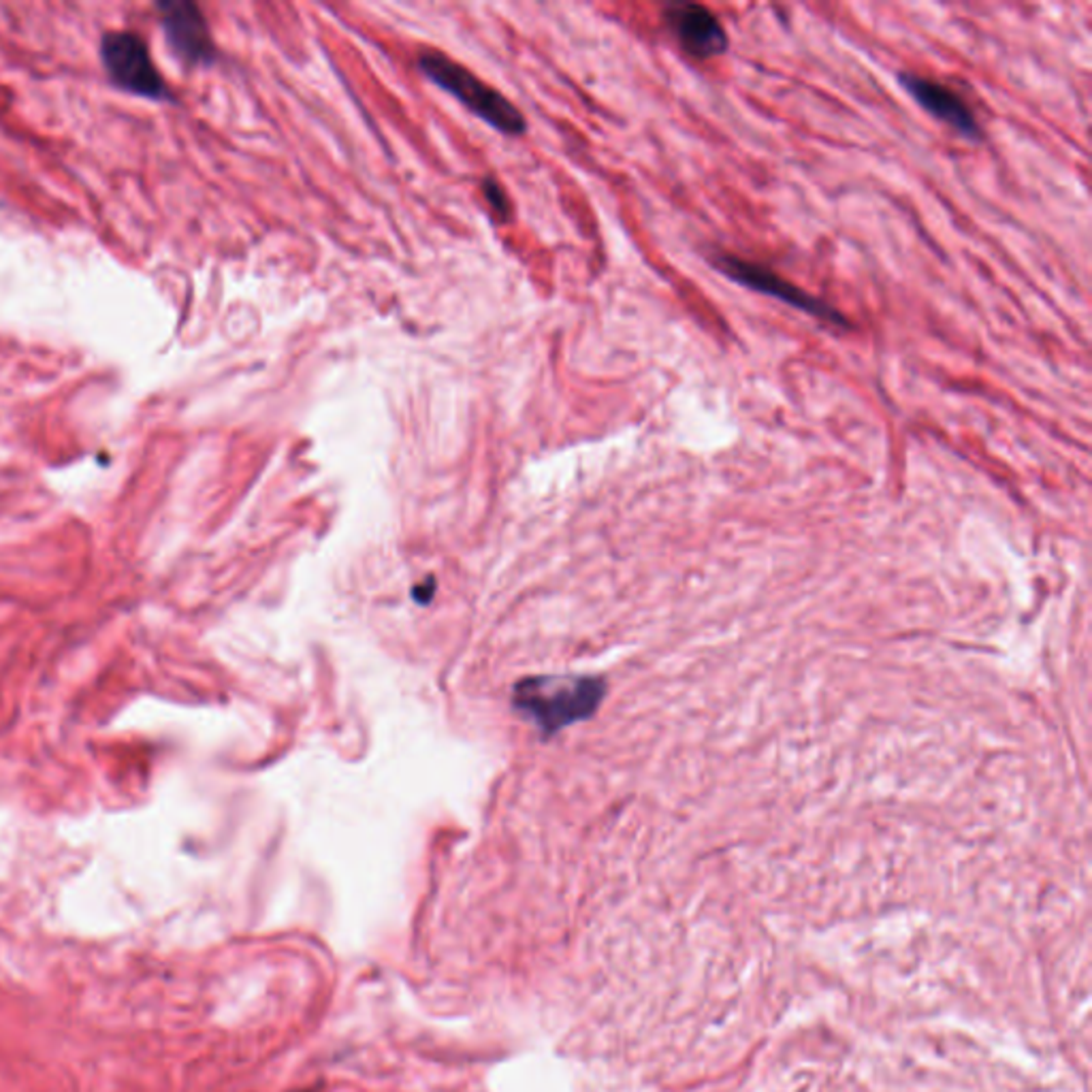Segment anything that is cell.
Returning a JSON list of instances; mask_svg holds the SVG:
<instances>
[{"label":"cell","mask_w":1092,"mask_h":1092,"mask_svg":"<svg viewBox=\"0 0 1092 1092\" xmlns=\"http://www.w3.org/2000/svg\"><path fill=\"white\" fill-rule=\"evenodd\" d=\"M419 68L433 84L453 94L463 105L477 114L480 120L491 124L506 135H521L525 130L523 114L500 92L486 86L477 75L450 61L440 52H427L419 58Z\"/></svg>","instance_id":"obj_1"},{"label":"cell","mask_w":1092,"mask_h":1092,"mask_svg":"<svg viewBox=\"0 0 1092 1092\" xmlns=\"http://www.w3.org/2000/svg\"><path fill=\"white\" fill-rule=\"evenodd\" d=\"M101 58L107 75L117 88L154 101L171 99V92L139 34L107 32L101 41Z\"/></svg>","instance_id":"obj_2"},{"label":"cell","mask_w":1092,"mask_h":1092,"mask_svg":"<svg viewBox=\"0 0 1092 1092\" xmlns=\"http://www.w3.org/2000/svg\"><path fill=\"white\" fill-rule=\"evenodd\" d=\"M715 265L726 273L728 278H732L734 282L743 284V287H750L757 293H764L768 296H775L779 301H786L794 307H798L804 314L815 316L819 320H826L830 325H837V327H847V320L839 314V310H835L833 305L824 303L822 299H817V296L809 295L806 291L798 289L796 284L788 282L786 278L777 276L775 271H770L762 265H755L750 263V260H743L739 256H730V254H721L715 258Z\"/></svg>","instance_id":"obj_3"},{"label":"cell","mask_w":1092,"mask_h":1092,"mask_svg":"<svg viewBox=\"0 0 1092 1092\" xmlns=\"http://www.w3.org/2000/svg\"><path fill=\"white\" fill-rule=\"evenodd\" d=\"M663 20L683 50L700 61H708L728 50L726 28L719 18L703 5L668 7Z\"/></svg>","instance_id":"obj_4"},{"label":"cell","mask_w":1092,"mask_h":1092,"mask_svg":"<svg viewBox=\"0 0 1092 1092\" xmlns=\"http://www.w3.org/2000/svg\"><path fill=\"white\" fill-rule=\"evenodd\" d=\"M159 9L173 52L188 65H209L216 50L201 9L193 3H162Z\"/></svg>","instance_id":"obj_5"},{"label":"cell","mask_w":1092,"mask_h":1092,"mask_svg":"<svg viewBox=\"0 0 1092 1092\" xmlns=\"http://www.w3.org/2000/svg\"><path fill=\"white\" fill-rule=\"evenodd\" d=\"M900 84H903V88L911 94V97L916 99L931 115H934L936 120H941L949 128H954L956 133L965 135L969 139L979 137L981 130L976 114H973L971 107L960 99V94H956L952 88L939 84V81H933L929 77L913 75V73L900 75Z\"/></svg>","instance_id":"obj_6"},{"label":"cell","mask_w":1092,"mask_h":1092,"mask_svg":"<svg viewBox=\"0 0 1092 1092\" xmlns=\"http://www.w3.org/2000/svg\"><path fill=\"white\" fill-rule=\"evenodd\" d=\"M484 195H486V199H489L491 207H493L497 213H500V218H508V216H510V205H508V201H506L504 190H502L500 186H497L493 180H486V182H484Z\"/></svg>","instance_id":"obj_7"}]
</instances>
